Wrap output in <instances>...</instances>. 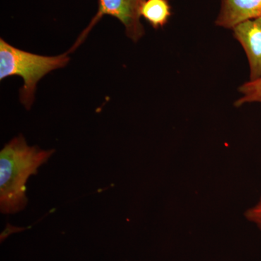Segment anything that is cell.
Listing matches in <instances>:
<instances>
[{
    "instance_id": "cell-1",
    "label": "cell",
    "mask_w": 261,
    "mask_h": 261,
    "mask_svg": "<svg viewBox=\"0 0 261 261\" xmlns=\"http://www.w3.org/2000/svg\"><path fill=\"white\" fill-rule=\"evenodd\" d=\"M54 149L29 146L23 135L13 139L0 152V209L4 214H16L27 205L29 177L47 162Z\"/></svg>"
},
{
    "instance_id": "cell-2",
    "label": "cell",
    "mask_w": 261,
    "mask_h": 261,
    "mask_svg": "<svg viewBox=\"0 0 261 261\" xmlns=\"http://www.w3.org/2000/svg\"><path fill=\"white\" fill-rule=\"evenodd\" d=\"M69 60L67 53L54 57L39 56L13 47L0 39V80L12 75L23 78L24 84L20 90V99L28 110L34 102L39 80L51 70L63 68Z\"/></svg>"
},
{
    "instance_id": "cell-3",
    "label": "cell",
    "mask_w": 261,
    "mask_h": 261,
    "mask_svg": "<svg viewBox=\"0 0 261 261\" xmlns=\"http://www.w3.org/2000/svg\"><path fill=\"white\" fill-rule=\"evenodd\" d=\"M144 0H99V10L87 29L75 43V48L88 34L92 27L105 15H111L120 20L124 25L126 35L134 42H137L145 34L141 23L140 8Z\"/></svg>"
},
{
    "instance_id": "cell-4",
    "label": "cell",
    "mask_w": 261,
    "mask_h": 261,
    "mask_svg": "<svg viewBox=\"0 0 261 261\" xmlns=\"http://www.w3.org/2000/svg\"><path fill=\"white\" fill-rule=\"evenodd\" d=\"M233 36L243 47L250 66V81L261 77V17L247 20L233 29Z\"/></svg>"
},
{
    "instance_id": "cell-5",
    "label": "cell",
    "mask_w": 261,
    "mask_h": 261,
    "mask_svg": "<svg viewBox=\"0 0 261 261\" xmlns=\"http://www.w3.org/2000/svg\"><path fill=\"white\" fill-rule=\"evenodd\" d=\"M261 17V0H221L216 24L233 29L239 24Z\"/></svg>"
},
{
    "instance_id": "cell-6",
    "label": "cell",
    "mask_w": 261,
    "mask_h": 261,
    "mask_svg": "<svg viewBox=\"0 0 261 261\" xmlns=\"http://www.w3.org/2000/svg\"><path fill=\"white\" fill-rule=\"evenodd\" d=\"M140 15L154 29L163 28L171 17V6L168 0H144Z\"/></svg>"
},
{
    "instance_id": "cell-7",
    "label": "cell",
    "mask_w": 261,
    "mask_h": 261,
    "mask_svg": "<svg viewBox=\"0 0 261 261\" xmlns=\"http://www.w3.org/2000/svg\"><path fill=\"white\" fill-rule=\"evenodd\" d=\"M239 92L242 96L235 102L237 107L248 103H260L261 105V77L243 84L239 88Z\"/></svg>"
},
{
    "instance_id": "cell-8",
    "label": "cell",
    "mask_w": 261,
    "mask_h": 261,
    "mask_svg": "<svg viewBox=\"0 0 261 261\" xmlns=\"http://www.w3.org/2000/svg\"><path fill=\"white\" fill-rule=\"evenodd\" d=\"M245 216L249 222L255 225L261 231V196L255 205L247 209Z\"/></svg>"
}]
</instances>
